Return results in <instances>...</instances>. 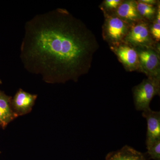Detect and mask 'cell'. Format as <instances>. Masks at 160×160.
Returning a JSON list of instances; mask_svg holds the SVG:
<instances>
[{"mask_svg":"<svg viewBox=\"0 0 160 160\" xmlns=\"http://www.w3.org/2000/svg\"><path fill=\"white\" fill-rule=\"evenodd\" d=\"M139 61V72L147 78H160V52L152 48H136Z\"/></svg>","mask_w":160,"mask_h":160,"instance_id":"obj_5","label":"cell"},{"mask_svg":"<svg viewBox=\"0 0 160 160\" xmlns=\"http://www.w3.org/2000/svg\"><path fill=\"white\" fill-rule=\"evenodd\" d=\"M105 160H147L145 155L131 147L125 145L121 149L107 154Z\"/></svg>","mask_w":160,"mask_h":160,"instance_id":"obj_11","label":"cell"},{"mask_svg":"<svg viewBox=\"0 0 160 160\" xmlns=\"http://www.w3.org/2000/svg\"><path fill=\"white\" fill-rule=\"evenodd\" d=\"M141 2L143 3H146V4H149V5H157L158 3L159 2V1H157V0H140Z\"/></svg>","mask_w":160,"mask_h":160,"instance_id":"obj_16","label":"cell"},{"mask_svg":"<svg viewBox=\"0 0 160 160\" xmlns=\"http://www.w3.org/2000/svg\"><path fill=\"white\" fill-rule=\"evenodd\" d=\"M99 47L82 21L58 8L26 22L20 57L26 70L46 83L77 82L90 70Z\"/></svg>","mask_w":160,"mask_h":160,"instance_id":"obj_1","label":"cell"},{"mask_svg":"<svg viewBox=\"0 0 160 160\" xmlns=\"http://www.w3.org/2000/svg\"><path fill=\"white\" fill-rule=\"evenodd\" d=\"M113 13L130 24L144 20L138 12L135 0H122Z\"/></svg>","mask_w":160,"mask_h":160,"instance_id":"obj_9","label":"cell"},{"mask_svg":"<svg viewBox=\"0 0 160 160\" xmlns=\"http://www.w3.org/2000/svg\"><path fill=\"white\" fill-rule=\"evenodd\" d=\"M149 29L152 37L154 42L156 43L160 42V24L157 22L154 19L152 22L150 23Z\"/></svg>","mask_w":160,"mask_h":160,"instance_id":"obj_15","label":"cell"},{"mask_svg":"<svg viewBox=\"0 0 160 160\" xmlns=\"http://www.w3.org/2000/svg\"><path fill=\"white\" fill-rule=\"evenodd\" d=\"M142 115L147 122L146 146L160 139V112L151 109L143 111Z\"/></svg>","mask_w":160,"mask_h":160,"instance_id":"obj_8","label":"cell"},{"mask_svg":"<svg viewBox=\"0 0 160 160\" xmlns=\"http://www.w3.org/2000/svg\"><path fill=\"white\" fill-rule=\"evenodd\" d=\"M135 108L138 111H144L150 108L152 100L160 96V78H147L132 89Z\"/></svg>","mask_w":160,"mask_h":160,"instance_id":"obj_3","label":"cell"},{"mask_svg":"<svg viewBox=\"0 0 160 160\" xmlns=\"http://www.w3.org/2000/svg\"><path fill=\"white\" fill-rule=\"evenodd\" d=\"M146 146L147 155L153 160H160V139Z\"/></svg>","mask_w":160,"mask_h":160,"instance_id":"obj_14","label":"cell"},{"mask_svg":"<svg viewBox=\"0 0 160 160\" xmlns=\"http://www.w3.org/2000/svg\"><path fill=\"white\" fill-rule=\"evenodd\" d=\"M122 0H104L100 8L103 13H114Z\"/></svg>","mask_w":160,"mask_h":160,"instance_id":"obj_13","label":"cell"},{"mask_svg":"<svg viewBox=\"0 0 160 160\" xmlns=\"http://www.w3.org/2000/svg\"><path fill=\"white\" fill-rule=\"evenodd\" d=\"M12 98L0 90V128L3 129L18 117L12 109Z\"/></svg>","mask_w":160,"mask_h":160,"instance_id":"obj_10","label":"cell"},{"mask_svg":"<svg viewBox=\"0 0 160 160\" xmlns=\"http://www.w3.org/2000/svg\"><path fill=\"white\" fill-rule=\"evenodd\" d=\"M150 23L142 20L131 24L124 42L135 48H153L160 52V43L156 42L152 39L149 29Z\"/></svg>","mask_w":160,"mask_h":160,"instance_id":"obj_4","label":"cell"},{"mask_svg":"<svg viewBox=\"0 0 160 160\" xmlns=\"http://www.w3.org/2000/svg\"><path fill=\"white\" fill-rule=\"evenodd\" d=\"M0 153H1V152H0Z\"/></svg>","mask_w":160,"mask_h":160,"instance_id":"obj_18","label":"cell"},{"mask_svg":"<svg viewBox=\"0 0 160 160\" xmlns=\"http://www.w3.org/2000/svg\"><path fill=\"white\" fill-rule=\"evenodd\" d=\"M37 98V94H31L19 89L12 98V109L18 117L28 114L32 110Z\"/></svg>","mask_w":160,"mask_h":160,"instance_id":"obj_7","label":"cell"},{"mask_svg":"<svg viewBox=\"0 0 160 160\" xmlns=\"http://www.w3.org/2000/svg\"><path fill=\"white\" fill-rule=\"evenodd\" d=\"M2 80L0 79V85H1V84H2Z\"/></svg>","mask_w":160,"mask_h":160,"instance_id":"obj_17","label":"cell"},{"mask_svg":"<svg viewBox=\"0 0 160 160\" xmlns=\"http://www.w3.org/2000/svg\"><path fill=\"white\" fill-rule=\"evenodd\" d=\"M109 48L117 57L119 62L122 63L126 71L139 72V61L135 48L124 42L110 46Z\"/></svg>","mask_w":160,"mask_h":160,"instance_id":"obj_6","label":"cell"},{"mask_svg":"<svg viewBox=\"0 0 160 160\" xmlns=\"http://www.w3.org/2000/svg\"><path fill=\"white\" fill-rule=\"evenodd\" d=\"M136 1L137 9L140 16L143 20L152 22L155 18L158 4L155 6L143 3L140 0Z\"/></svg>","mask_w":160,"mask_h":160,"instance_id":"obj_12","label":"cell"},{"mask_svg":"<svg viewBox=\"0 0 160 160\" xmlns=\"http://www.w3.org/2000/svg\"><path fill=\"white\" fill-rule=\"evenodd\" d=\"M104 14L105 20L102 27L103 39L109 47L124 42L130 25L114 13Z\"/></svg>","mask_w":160,"mask_h":160,"instance_id":"obj_2","label":"cell"}]
</instances>
